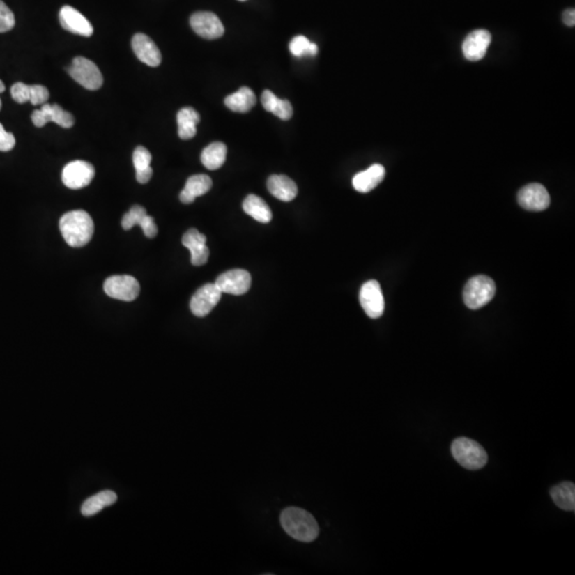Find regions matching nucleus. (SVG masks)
I'll use <instances>...</instances> for the list:
<instances>
[{
  "instance_id": "nucleus-1",
  "label": "nucleus",
  "mask_w": 575,
  "mask_h": 575,
  "mask_svg": "<svg viewBox=\"0 0 575 575\" xmlns=\"http://www.w3.org/2000/svg\"><path fill=\"white\" fill-rule=\"evenodd\" d=\"M59 228L62 237L72 247L86 245L94 235V222L84 210H74L62 215Z\"/></svg>"
},
{
  "instance_id": "nucleus-2",
  "label": "nucleus",
  "mask_w": 575,
  "mask_h": 575,
  "mask_svg": "<svg viewBox=\"0 0 575 575\" xmlns=\"http://www.w3.org/2000/svg\"><path fill=\"white\" fill-rule=\"evenodd\" d=\"M280 523L286 534L302 542H312L318 538L320 528L314 516L298 507H288L280 514Z\"/></svg>"
},
{
  "instance_id": "nucleus-3",
  "label": "nucleus",
  "mask_w": 575,
  "mask_h": 575,
  "mask_svg": "<svg viewBox=\"0 0 575 575\" xmlns=\"http://www.w3.org/2000/svg\"><path fill=\"white\" fill-rule=\"evenodd\" d=\"M452 455L460 466L468 470H480L488 463V455L484 447L474 440L459 437L451 445Z\"/></svg>"
},
{
  "instance_id": "nucleus-4",
  "label": "nucleus",
  "mask_w": 575,
  "mask_h": 575,
  "mask_svg": "<svg viewBox=\"0 0 575 575\" xmlns=\"http://www.w3.org/2000/svg\"><path fill=\"white\" fill-rule=\"evenodd\" d=\"M496 296V284L485 275L472 277L463 289V302L470 309H480L491 302Z\"/></svg>"
},
{
  "instance_id": "nucleus-5",
  "label": "nucleus",
  "mask_w": 575,
  "mask_h": 575,
  "mask_svg": "<svg viewBox=\"0 0 575 575\" xmlns=\"http://www.w3.org/2000/svg\"><path fill=\"white\" fill-rule=\"evenodd\" d=\"M68 72L77 84H79L86 90H98L104 84V77L100 68L94 62L84 56L75 58L72 63L68 66Z\"/></svg>"
},
{
  "instance_id": "nucleus-6",
  "label": "nucleus",
  "mask_w": 575,
  "mask_h": 575,
  "mask_svg": "<svg viewBox=\"0 0 575 575\" xmlns=\"http://www.w3.org/2000/svg\"><path fill=\"white\" fill-rule=\"evenodd\" d=\"M140 284L130 275H115L107 278L104 291L107 296L115 300L132 302L140 294Z\"/></svg>"
},
{
  "instance_id": "nucleus-7",
  "label": "nucleus",
  "mask_w": 575,
  "mask_h": 575,
  "mask_svg": "<svg viewBox=\"0 0 575 575\" xmlns=\"http://www.w3.org/2000/svg\"><path fill=\"white\" fill-rule=\"evenodd\" d=\"M95 169L86 161L76 160L68 163L62 171V181L68 189L79 190L92 183Z\"/></svg>"
},
{
  "instance_id": "nucleus-8",
  "label": "nucleus",
  "mask_w": 575,
  "mask_h": 575,
  "mask_svg": "<svg viewBox=\"0 0 575 575\" xmlns=\"http://www.w3.org/2000/svg\"><path fill=\"white\" fill-rule=\"evenodd\" d=\"M222 292L215 284H207L201 286L192 296L190 308L192 314L199 318H204L213 312V308L221 300Z\"/></svg>"
},
{
  "instance_id": "nucleus-9",
  "label": "nucleus",
  "mask_w": 575,
  "mask_h": 575,
  "mask_svg": "<svg viewBox=\"0 0 575 575\" xmlns=\"http://www.w3.org/2000/svg\"><path fill=\"white\" fill-rule=\"evenodd\" d=\"M31 120L34 126L38 128L45 126L49 122L56 123L63 128H70L74 126L75 123L72 113L68 112L56 104H44L41 109L32 112Z\"/></svg>"
},
{
  "instance_id": "nucleus-10",
  "label": "nucleus",
  "mask_w": 575,
  "mask_h": 575,
  "mask_svg": "<svg viewBox=\"0 0 575 575\" xmlns=\"http://www.w3.org/2000/svg\"><path fill=\"white\" fill-rule=\"evenodd\" d=\"M361 307L370 318L378 319L385 310V300L381 292V284L376 280H370L361 286L359 294Z\"/></svg>"
},
{
  "instance_id": "nucleus-11",
  "label": "nucleus",
  "mask_w": 575,
  "mask_h": 575,
  "mask_svg": "<svg viewBox=\"0 0 575 575\" xmlns=\"http://www.w3.org/2000/svg\"><path fill=\"white\" fill-rule=\"evenodd\" d=\"M190 25L197 36L207 40H215L223 36V24L213 12H197L190 18Z\"/></svg>"
},
{
  "instance_id": "nucleus-12",
  "label": "nucleus",
  "mask_w": 575,
  "mask_h": 575,
  "mask_svg": "<svg viewBox=\"0 0 575 575\" xmlns=\"http://www.w3.org/2000/svg\"><path fill=\"white\" fill-rule=\"evenodd\" d=\"M215 284L222 293L242 296L251 288V274L239 268L231 270L220 275Z\"/></svg>"
},
{
  "instance_id": "nucleus-13",
  "label": "nucleus",
  "mask_w": 575,
  "mask_h": 575,
  "mask_svg": "<svg viewBox=\"0 0 575 575\" xmlns=\"http://www.w3.org/2000/svg\"><path fill=\"white\" fill-rule=\"evenodd\" d=\"M518 203L528 211H544L550 206L551 199L546 187L540 183H530L520 190Z\"/></svg>"
},
{
  "instance_id": "nucleus-14",
  "label": "nucleus",
  "mask_w": 575,
  "mask_h": 575,
  "mask_svg": "<svg viewBox=\"0 0 575 575\" xmlns=\"http://www.w3.org/2000/svg\"><path fill=\"white\" fill-rule=\"evenodd\" d=\"M132 50L137 58L146 66L157 68L162 61L160 50L156 43L144 33H137L131 40Z\"/></svg>"
},
{
  "instance_id": "nucleus-15",
  "label": "nucleus",
  "mask_w": 575,
  "mask_h": 575,
  "mask_svg": "<svg viewBox=\"0 0 575 575\" xmlns=\"http://www.w3.org/2000/svg\"><path fill=\"white\" fill-rule=\"evenodd\" d=\"M59 20L62 28L66 31L86 36V38L93 36L94 29H93L92 24L78 10L70 6H64L60 10Z\"/></svg>"
},
{
  "instance_id": "nucleus-16",
  "label": "nucleus",
  "mask_w": 575,
  "mask_h": 575,
  "mask_svg": "<svg viewBox=\"0 0 575 575\" xmlns=\"http://www.w3.org/2000/svg\"><path fill=\"white\" fill-rule=\"evenodd\" d=\"M490 43H491L490 32L484 29L474 30L463 41V54L470 61H480L487 54Z\"/></svg>"
},
{
  "instance_id": "nucleus-17",
  "label": "nucleus",
  "mask_w": 575,
  "mask_h": 575,
  "mask_svg": "<svg viewBox=\"0 0 575 575\" xmlns=\"http://www.w3.org/2000/svg\"><path fill=\"white\" fill-rule=\"evenodd\" d=\"M206 242V236L195 228H191L183 235V244L191 252V262L193 266H201L207 263L210 252Z\"/></svg>"
},
{
  "instance_id": "nucleus-18",
  "label": "nucleus",
  "mask_w": 575,
  "mask_h": 575,
  "mask_svg": "<svg viewBox=\"0 0 575 575\" xmlns=\"http://www.w3.org/2000/svg\"><path fill=\"white\" fill-rule=\"evenodd\" d=\"M386 176L383 165L373 164L366 171H360L353 178V187L360 193H368L374 190Z\"/></svg>"
},
{
  "instance_id": "nucleus-19",
  "label": "nucleus",
  "mask_w": 575,
  "mask_h": 575,
  "mask_svg": "<svg viewBox=\"0 0 575 575\" xmlns=\"http://www.w3.org/2000/svg\"><path fill=\"white\" fill-rule=\"evenodd\" d=\"M268 190L274 197L282 201H291L298 195V185L284 175H272L268 179Z\"/></svg>"
},
{
  "instance_id": "nucleus-20",
  "label": "nucleus",
  "mask_w": 575,
  "mask_h": 575,
  "mask_svg": "<svg viewBox=\"0 0 575 575\" xmlns=\"http://www.w3.org/2000/svg\"><path fill=\"white\" fill-rule=\"evenodd\" d=\"M213 187V181L208 175L199 174L190 177L185 189L181 192L179 199L183 204H192L197 197L205 195Z\"/></svg>"
},
{
  "instance_id": "nucleus-21",
  "label": "nucleus",
  "mask_w": 575,
  "mask_h": 575,
  "mask_svg": "<svg viewBox=\"0 0 575 575\" xmlns=\"http://www.w3.org/2000/svg\"><path fill=\"white\" fill-rule=\"evenodd\" d=\"M201 121L199 112L191 107L181 109L177 113L178 124V136L181 140H190L194 138L197 132V124Z\"/></svg>"
},
{
  "instance_id": "nucleus-22",
  "label": "nucleus",
  "mask_w": 575,
  "mask_h": 575,
  "mask_svg": "<svg viewBox=\"0 0 575 575\" xmlns=\"http://www.w3.org/2000/svg\"><path fill=\"white\" fill-rule=\"evenodd\" d=\"M262 106L266 111L273 113L282 121H288L293 115V108L289 100L279 98L270 90H266L261 95Z\"/></svg>"
},
{
  "instance_id": "nucleus-23",
  "label": "nucleus",
  "mask_w": 575,
  "mask_h": 575,
  "mask_svg": "<svg viewBox=\"0 0 575 575\" xmlns=\"http://www.w3.org/2000/svg\"><path fill=\"white\" fill-rule=\"evenodd\" d=\"M256 102L255 93L251 89L243 86L237 92L228 95L225 98V106L233 112L246 113L253 109Z\"/></svg>"
},
{
  "instance_id": "nucleus-24",
  "label": "nucleus",
  "mask_w": 575,
  "mask_h": 575,
  "mask_svg": "<svg viewBox=\"0 0 575 575\" xmlns=\"http://www.w3.org/2000/svg\"><path fill=\"white\" fill-rule=\"evenodd\" d=\"M118 501V496L111 490L96 493L84 501L82 506V514L84 516H93L102 512L104 508L113 505Z\"/></svg>"
},
{
  "instance_id": "nucleus-25",
  "label": "nucleus",
  "mask_w": 575,
  "mask_h": 575,
  "mask_svg": "<svg viewBox=\"0 0 575 575\" xmlns=\"http://www.w3.org/2000/svg\"><path fill=\"white\" fill-rule=\"evenodd\" d=\"M243 210L246 215L253 217L260 223H270L272 220L271 208L257 195H248L243 201Z\"/></svg>"
},
{
  "instance_id": "nucleus-26",
  "label": "nucleus",
  "mask_w": 575,
  "mask_h": 575,
  "mask_svg": "<svg viewBox=\"0 0 575 575\" xmlns=\"http://www.w3.org/2000/svg\"><path fill=\"white\" fill-rule=\"evenodd\" d=\"M551 498H552L556 506L560 509L567 512H574L575 509V486L571 482H564L560 485L554 486L551 489Z\"/></svg>"
},
{
  "instance_id": "nucleus-27",
  "label": "nucleus",
  "mask_w": 575,
  "mask_h": 575,
  "mask_svg": "<svg viewBox=\"0 0 575 575\" xmlns=\"http://www.w3.org/2000/svg\"><path fill=\"white\" fill-rule=\"evenodd\" d=\"M133 165L136 169V177L138 183H147L153 177V169L151 167V153L143 146L137 147L133 151Z\"/></svg>"
},
{
  "instance_id": "nucleus-28",
  "label": "nucleus",
  "mask_w": 575,
  "mask_h": 575,
  "mask_svg": "<svg viewBox=\"0 0 575 575\" xmlns=\"http://www.w3.org/2000/svg\"><path fill=\"white\" fill-rule=\"evenodd\" d=\"M226 156H227L226 145L222 142H213L204 149L201 160L206 169L215 171L222 167V165L225 163Z\"/></svg>"
},
{
  "instance_id": "nucleus-29",
  "label": "nucleus",
  "mask_w": 575,
  "mask_h": 575,
  "mask_svg": "<svg viewBox=\"0 0 575 575\" xmlns=\"http://www.w3.org/2000/svg\"><path fill=\"white\" fill-rule=\"evenodd\" d=\"M290 52L293 56H316L318 54V46L304 36H298L293 38L289 45Z\"/></svg>"
},
{
  "instance_id": "nucleus-30",
  "label": "nucleus",
  "mask_w": 575,
  "mask_h": 575,
  "mask_svg": "<svg viewBox=\"0 0 575 575\" xmlns=\"http://www.w3.org/2000/svg\"><path fill=\"white\" fill-rule=\"evenodd\" d=\"M147 215H147L146 209L144 207L139 205L133 206L128 213L123 217L122 227L125 230H129L133 226H141L144 220L146 219Z\"/></svg>"
},
{
  "instance_id": "nucleus-31",
  "label": "nucleus",
  "mask_w": 575,
  "mask_h": 575,
  "mask_svg": "<svg viewBox=\"0 0 575 575\" xmlns=\"http://www.w3.org/2000/svg\"><path fill=\"white\" fill-rule=\"evenodd\" d=\"M15 26V16L10 8L0 0V33L10 31Z\"/></svg>"
},
{
  "instance_id": "nucleus-32",
  "label": "nucleus",
  "mask_w": 575,
  "mask_h": 575,
  "mask_svg": "<svg viewBox=\"0 0 575 575\" xmlns=\"http://www.w3.org/2000/svg\"><path fill=\"white\" fill-rule=\"evenodd\" d=\"M49 100V91L46 86L41 84L30 86V102L33 106L44 105Z\"/></svg>"
},
{
  "instance_id": "nucleus-33",
  "label": "nucleus",
  "mask_w": 575,
  "mask_h": 575,
  "mask_svg": "<svg viewBox=\"0 0 575 575\" xmlns=\"http://www.w3.org/2000/svg\"><path fill=\"white\" fill-rule=\"evenodd\" d=\"M12 98L18 104L30 102V86L23 82H16L11 88Z\"/></svg>"
},
{
  "instance_id": "nucleus-34",
  "label": "nucleus",
  "mask_w": 575,
  "mask_h": 575,
  "mask_svg": "<svg viewBox=\"0 0 575 575\" xmlns=\"http://www.w3.org/2000/svg\"><path fill=\"white\" fill-rule=\"evenodd\" d=\"M15 146V138L0 124V151H9Z\"/></svg>"
},
{
  "instance_id": "nucleus-35",
  "label": "nucleus",
  "mask_w": 575,
  "mask_h": 575,
  "mask_svg": "<svg viewBox=\"0 0 575 575\" xmlns=\"http://www.w3.org/2000/svg\"><path fill=\"white\" fill-rule=\"evenodd\" d=\"M141 228H142L143 231H144V235L146 236L147 238H149V239H153V238L156 237L157 233H158V227H157L156 223H155V221H153L151 215H147L146 219L144 220L142 225H141Z\"/></svg>"
},
{
  "instance_id": "nucleus-36",
  "label": "nucleus",
  "mask_w": 575,
  "mask_h": 575,
  "mask_svg": "<svg viewBox=\"0 0 575 575\" xmlns=\"http://www.w3.org/2000/svg\"><path fill=\"white\" fill-rule=\"evenodd\" d=\"M562 20H564V23L566 24V25L568 26V27H574L575 10H566V11L564 12V14H562Z\"/></svg>"
},
{
  "instance_id": "nucleus-37",
  "label": "nucleus",
  "mask_w": 575,
  "mask_h": 575,
  "mask_svg": "<svg viewBox=\"0 0 575 575\" xmlns=\"http://www.w3.org/2000/svg\"><path fill=\"white\" fill-rule=\"evenodd\" d=\"M5 91H6L5 84H3V82H1V80H0V93H3V92H5Z\"/></svg>"
},
{
  "instance_id": "nucleus-38",
  "label": "nucleus",
  "mask_w": 575,
  "mask_h": 575,
  "mask_svg": "<svg viewBox=\"0 0 575 575\" xmlns=\"http://www.w3.org/2000/svg\"><path fill=\"white\" fill-rule=\"evenodd\" d=\"M0 110H1V100H0Z\"/></svg>"
},
{
  "instance_id": "nucleus-39",
  "label": "nucleus",
  "mask_w": 575,
  "mask_h": 575,
  "mask_svg": "<svg viewBox=\"0 0 575 575\" xmlns=\"http://www.w3.org/2000/svg\"><path fill=\"white\" fill-rule=\"evenodd\" d=\"M239 1H246V0H239Z\"/></svg>"
}]
</instances>
